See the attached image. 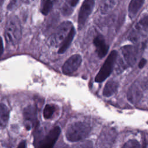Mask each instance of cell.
Segmentation results:
<instances>
[{"label":"cell","instance_id":"21","mask_svg":"<svg viewBox=\"0 0 148 148\" xmlns=\"http://www.w3.org/2000/svg\"><path fill=\"white\" fill-rule=\"evenodd\" d=\"M75 148H93V143L91 140H86L76 145Z\"/></svg>","mask_w":148,"mask_h":148},{"label":"cell","instance_id":"13","mask_svg":"<svg viewBox=\"0 0 148 148\" xmlns=\"http://www.w3.org/2000/svg\"><path fill=\"white\" fill-rule=\"evenodd\" d=\"M145 0H131L128 8V17L132 20L137 15Z\"/></svg>","mask_w":148,"mask_h":148},{"label":"cell","instance_id":"18","mask_svg":"<svg viewBox=\"0 0 148 148\" xmlns=\"http://www.w3.org/2000/svg\"><path fill=\"white\" fill-rule=\"evenodd\" d=\"M57 0H41L40 10L43 15H47Z\"/></svg>","mask_w":148,"mask_h":148},{"label":"cell","instance_id":"19","mask_svg":"<svg viewBox=\"0 0 148 148\" xmlns=\"http://www.w3.org/2000/svg\"><path fill=\"white\" fill-rule=\"evenodd\" d=\"M56 110V106L53 105L47 104L43 111V116L45 119H49L51 118Z\"/></svg>","mask_w":148,"mask_h":148},{"label":"cell","instance_id":"2","mask_svg":"<svg viewBox=\"0 0 148 148\" xmlns=\"http://www.w3.org/2000/svg\"><path fill=\"white\" fill-rule=\"evenodd\" d=\"M90 125L85 121L73 123L68 127L65 136L68 140L73 142L86 138L91 131Z\"/></svg>","mask_w":148,"mask_h":148},{"label":"cell","instance_id":"11","mask_svg":"<svg viewBox=\"0 0 148 148\" xmlns=\"http://www.w3.org/2000/svg\"><path fill=\"white\" fill-rule=\"evenodd\" d=\"M37 109L34 105H28L24 108L23 111V117L24 119L25 126L27 130H29L36 122Z\"/></svg>","mask_w":148,"mask_h":148},{"label":"cell","instance_id":"27","mask_svg":"<svg viewBox=\"0 0 148 148\" xmlns=\"http://www.w3.org/2000/svg\"><path fill=\"white\" fill-rule=\"evenodd\" d=\"M34 0H24V1L25 2V3H29L31 2V1H33Z\"/></svg>","mask_w":148,"mask_h":148},{"label":"cell","instance_id":"10","mask_svg":"<svg viewBox=\"0 0 148 148\" xmlns=\"http://www.w3.org/2000/svg\"><path fill=\"white\" fill-rule=\"evenodd\" d=\"M82 58L80 55L76 54L71 56L63 64L62 72L64 75H69L75 72L80 66Z\"/></svg>","mask_w":148,"mask_h":148},{"label":"cell","instance_id":"26","mask_svg":"<svg viewBox=\"0 0 148 148\" xmlns=\"http://www.w3.org/2000/svg\"><path fill=\"white\" fill-rule=\"evenodd\" d=\"M4 1H5V0H0V8L2 6V5H3Z\"/></svg>","mask_w":148,"mask_h":148},{"label":"cell","instance_id":"4","mask_svg":"<svg viewBox=\"0 0 148 148\" xmlns=\"http://www.w3.org/2000/svg\"><path fill=\"white\" fill-rule=\"evenodd\" d=\"M117 57L118 53L117 51L112 50L110 52L96 75L95 77V82L101 83L108 77L113 71Z\"/></svg>","mask_w":148,"mask_h":148},{"label":"cell","instance_id":"15","mask_svg":"<svg viewBox=\"0 0 148 148\" xmlns=\"http://www.w3.org/2000/svg\"><path fill=\"white\" fill-rule=\"evenodd\" d=\"M119 84L116 81L109 80L103 88L102 94L105 97H109L114 94L118 89Z\"/></svg>","mask_w":148,"mask_h":148},{"label":"cell","instance_id":"16","mask_svg":"<svg viewBox=\"0 0 148 148\" xmlns=\"http://www.w3.org/2000/svg\"><path fill=\"white\" fill-rule=\"evenodd\" d=\"M118 0H102L100 6L99 11L102 14H108L115 7Z\"/></svg>","mask_w":148,"mask_h":148},{"label":"cell","instance_id":"24","mask_svg":"<svg viewBox=\"0 0 148 148\" xmlns=\"http://www.w3.org/2000/svg\"><path fill=\"white\" fill-rule=\"evenodd\" d=\"M79 0H70V6L75 7L78 3Z\"/></svg>","mask_w":148,"mask_h":148},{"label":"cell","instance_id":"17","mask_svg":"<svg viewBox=\"0 0 148 148\" xmlns=\"http://www.w3.org/2000/svg\"><path fill=\"white\" fill-rule=\"evenodd\" d=\"M9 111L6 105L0 103V129L3 128L8 124Z\"/></svg>","mask_w":148,"mask_h":148},{"label":"cell","instance_id":"7","mask_svg":"<svg viewBox=\"0 0 148 148\" xmlns=\"http://www.w3.org/2000/svg\"><path fill=\"white\" fill-rule=\"evenodd\" d=\"M147 90V80L143 82L136 81L128 90L127 98L132 103H138L143 97L144 91Z\"/></svg>","mask_w":148,"mask_h":148},{"label":"cell","instance_id":"3","mask_svg":"<svg viewBox=\"0 0 148 148\" xmlns=\"http://www.w3.org/2000/svg\"><path fill=\"white\" fill-rule=\"evenodd\" d=\"M121 58L119 60L117 69L121 71L125 68L133 66L137 59L138 47L133 45H125L121 48Z\"/></svg>","mask_w":148,"mask_h":148},{"label":"cell","instance_id":"1","mask_svg":"<svg viewBox=\"0 0 148 148\" xmlns=\"http://www.w3.org/2000/svg\"><path fill=\"white\" fill-rule=\"evenodd\" d=\"M21 26L16 16H12L6 21L5 27V39L9 44L17 45L21 38Z\"/></svg>","mask_w":148,"mask_h":148},{"label":"cell","instance_id":"25","mask_svg":"<svg viewBox=\"0 0 148 148\" xmlns=\"http://www.w3.org/2000/svg\"><path fill=\"white\" fill-rule=\"evenodd\" d=\"M25 147H26V142L25 141L23 140L19 143L17 148H25Z\"/></svg>","mask_w":148,"mask_h":148},{"label":"cell","instance_id":"9","mask_svg":"<svg viewBox=\"0 0 148 148\" xmlns=\"http://www.w3.org/2000/svg\"><path fill=\"white\" fill-rule=\"evenodd\" d=\"M60 133V128L58 126L54 127L38 143L37 148H53Z\"/></svg>","mask_w":148,"mask_h":148},{"label":"cell","instance_id":"5","mask_svg":"<svg viewBox=\"0 0 148 148\" xmlns=\"http://www.w3.org/2000/svg\"><path fill=\"white\" fill-rule=\"evenodd\" d=\"M148 17L146 13L134 25V28L128 35V39L134 43H136L139 40L147 36L148 23Z\"/></svg>","mask_w":148,"mask_h":148},{"label":"cell","instance_id":"14","mask_svg":"<svg viewBox=\"0 0 148 148\" xmlns=\"http://www.w3.org/2000/svg\"><path fill=\"white\" fill-rule=\"evenodd\" d=\"M75 35V29L73 27V26H72L69 33L68 34L67 36L65 37L63 42L60 45V48L58 51V53L63 54L64 52L66 51V50L68 49L70 45L71 44Z\"/></svg>","mask_w":148,"mask_h":148},{"label":"cell","instance_id":"28","mask_svg":"<svg viewBox=\"0 0 148 148\" xmlns=\"http://www.w3.org/2000/svg\"><path fill=\"white\" fill-rule=\"evenodd\" d=\"M60 148H65L64 146H60Z\"/></svg>","mask_w":148,"mask_h":148},{"label":"cell","instance_id":"8","mask_svg":"<svg viewBox=\"0 0 148 148\" xmlns=\"http://www.w3.org/2000/svg\"><path fill=\"white\" fill-rule=\"evenodd\" d=\"M95 5V0H84L82 3L78 14V29H81L93 10Z\"/></svg>","mask_w":148,"mask_h":148},{"label":"cell","instance_id":"6","mask_svg":"<svg viewBox=\"0 0 148 148\" xmlns=\"http://www.w3.org/2000/svg\"><path fill=\"white\" fill-rule=\"evenodd\" d=\"M72 26V24L71 21H66L62 23L50 36L49 39L50 44L54 46H60Z\"/></svg>","mask_w":148,"mask_h":148},{"label":"cell","instance_id":"23","mask_svg":"<svg viewBox=\"0 0 148 148\" xmlns=\"http://www.w3.org/2000/svg\"><path fill=\"white\" fill-rule=\"evenodd\" d=\"M3 52V41L1 36H0V56L2 54Z\"/></svg>","mask_w":148,"mask_h":148},{"label":"cell","instance_id":"22","mask_svg":"<svg viewBox=\"0 0 148 148\" xmlns=\"http://www.w3.org/2000/svg\"><path fill=\"white\" fill-rule=\"evenodd\" d=\"M146 62H147V61H146V59H145V58L141 59L140 61L139 62V64H138L139 68H142L143 67H144L145 65L146 64Z\"/></svg>","mask_w":148,"mask_h":148},{"label":"cell","instance_id":"29","mask_svg":"<svg viewBox=\"0 0 148 148\" xmlns=\"http://www.w3.org/2000/svg\"><path fill=\"white\" fill-rule=\"evenodd\" d=\"M143 148H146V146H145L143 147Z\"/></svg>","mask_w":148,"mask_h":148},{"label":"cell","instance_id":"12","mask_svg":"<svg viewBox=\"0 0 148 148\" xmlns=\"http://www.w3.org/2000/svg\"><path fill=\"white\" fill-rule=\"evenodd\" d=\"M93 43L98 57L103 58L109 50V46L106 44L103 36L101 34L97 35L93 40Z\"/></svg>","mask_w":148,"mask_h":148},{"label":"cell","instance_id":"20","mask_svg":"<svg viewBox=\"0 0 148 148\" xmlns=\"http://www.w3.org/2000/svg\"><path fill=\"white\" fill-rule=\"evenodd\" d=\"M122 148H140V146L136 139H130L124 145Z\"/></svg>","mask_w":148,"mask_h":148}]
</instances>
